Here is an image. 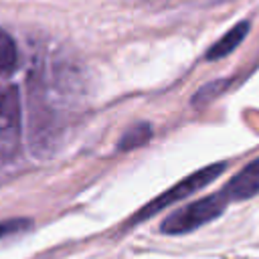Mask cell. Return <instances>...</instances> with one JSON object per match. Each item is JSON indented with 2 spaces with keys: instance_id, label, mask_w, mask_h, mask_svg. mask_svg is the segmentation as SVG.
Here are the masks:
<instances>
[{
  "instance_id": "9",
  "label": "cell",
  "mask_w": 259,
  "mask_h": 259,
  "mask_svg": "<svg viewBox=\"0 0 259 259\" xmlns=\"http://www.w3.org/2000/svg\"><path fill=\"white\" fill-rule=\"evenodd\" d=\"M30 227L28 219H8V221H0V241L12 235H18L22 231H26Z\"/></svg>"
},
{
  "instance_id": "3",
  "label": "cell",
  "mask_w": 259,
  "mask_h": 259,
  "mask_svg": "<svg viewBox=\"0 0 259 259\" xmlns=\"http://www.w3.org/2000/svg\"><path fill=\"white\" fill-rule=\"evenodd\" d=\"M20 134L18 95L12 87H0V144L12 146Z\"/></svg>"
},
{
  "instance_id": "2",
  "label": "cell",
  "mask_w": 259,
  "mask_h": 259,
  "mask_svg": "<svg viewBox=\"0 0 259 259\" xmlns=\"http://www.w3.org/2000/svg\"><path fill=\"white\" fill-rule=\"evenodd\" d=\"M225 168H227L225 162H217V164L204 166V168H200V170L188 174L186 178H182L180 182H176L174 186H170L168 190H164L162 194H158L154 200H150L148 204H144V206L136 212V217L132 219V225H136V223H140V221H144V219H150V217H154L156 212L168 208L170 204H174V202H178V200H182V198H186V196H190V194H194V192L206 188L214 178H219V176L225 172Z\"/></svg>"
},
{
  "instance_id": "7",
  "label": "cell",
  "mask_w": 259,
  "mask_h": 259,
  "mask_svg": "<svg viewBox=\"0 0 259 259\" xmlns=\"http://www.w3.org/2000/svg\"><path fill=\"white\" fill-rule=\"evenodd\" d=\"M14 65H16V47L12 38L4 30H0V75L10 73Z\"/></svg>"
},
{
  "instance_id": "6",
  "label": "cell",
  "mask_w": 259,
  "mask_h": 259,
  "mask_svg": "<svg viewBox=\"0 0 259 259\" xmlns=\"http://www.w3.org/2000/svg\"><path fill=\"white\" fill-rule=\"evenodd\" d=\"M152 140V125L148 121H138L136 125H132L119 140L117 150L119 152H127V150H136L140 146H144L146 142Z\"/></svg>"
},
{
  "instance_id": "8",
  "label": "cell",
  "mask_w": 259,
  "mask_h": 259,
  "mask_svg": "<svg viewBox=\"0 0 259 259\" xmlns=\"http://www.w3.org/2000/svg\"><path fill=\"white\" fill-rule=\"evenodd\" d=\"M225 87H227V81H214V83L204 85V87L192 97V105H202V103H206L208 99H214Z\"/></svg>"
},
{
  "instance_id": "4",
  "label": "cell",
  "mask_w": 259,
  "mask_h": 259,
  "mask_svg": "<svg viewBox=\"0 0 259 259\" xmlns=\"http://www.w3.org/2000/svg\"><path fill=\"white\" fill-rule=\"evenodd\" d=\"M223 192L227 198L233 200H247L259 194V158L251 160L243 170H239L225 186Z\"/></svg>"
},
{
  "instance_id": "1",
  "label": "cell",
  "mask_w": 259,
  "mask_h": 259,
  "mask_svg": "<svg viewBox=\"0 0 259 259\" xmlns=\"http://www.w3.org/2000/svg\"><path fill=\"white\" fill-rule=\"evenodd\" d=\"M231 200L227 198V194L223 190L196 198L184 206H180L178 210H172L162 223H160V231L164 235H186L190 231L200 229L202 225L219 219L227 204Z\"/></svg>"
},
{
  "instance_id": "5",
  "label": "cell",
  "mask_w": 259,
  "mask_h": 259,
  "mask_svg": "<svg viewBox=\"0 0 259 259\" xmlns=\"http://www.w3.org/2000/svg\"><path fill=\"white\" fill-rule=\"evenodd\" d=\"M247 30H249V24L247 22H239L235 28H231L212 49H208V53H206V59L208 61H217V59H221V57H227L229 53H233L235 49H237V45L245 38V34H247Z\"/></svg>"
}]
</instances>
